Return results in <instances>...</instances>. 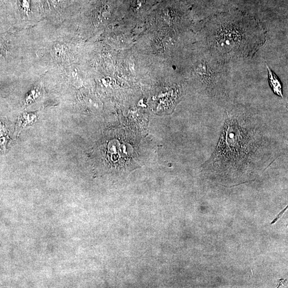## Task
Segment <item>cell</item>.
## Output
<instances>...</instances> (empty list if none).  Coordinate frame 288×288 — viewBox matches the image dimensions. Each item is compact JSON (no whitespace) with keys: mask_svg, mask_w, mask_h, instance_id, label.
I'll use <instances>...</instances> for the list:
<instances>
[{"mask_svg":"<svg viewBox=\"0 0 288 288\" xmlns=\"http://www.w3.org/2000/svg\"><path fill=\"white\" fill-rule=\"evenodd\" d=\"M225 114L218 142L203 172L222 184L248 182L283 155L282 137L263 114L247 106L233 104Z\"/></svg>","mask_w":288,"mask_h":288,"instance_id":"cell-1","label":"cell"},{"mask_svg":"<svg viewBox=\"0 0 288 288\" xmlns=\"http://www.w3.org/2000/svg\"><path fill=\"white\" fill-rule=\"evenodd\" d=\"M266 38V29L259 20L239 12L209 18L197 37L213 57L226 63L252 58L265 44Z\"/></svg>","mask_w":288,"mask_h":288,"instance_id":"cell-2","label":"cell"},{"mask_svg":"<svg viewBox=\"0 0 288 288\" xmlns=\"http://www.w3.org/2000/svg\"><path fill=\"white\" fill-rule=\"evenodd\" d=\"M172 60L197 93L213 102L230 100L231 78L226 63L215 57L197 40L183 39Z\"/></svg>","mask_w":288,"mask_h":288,"instance_id":"cell-3","label":"cell"},{"mask_svg":"<svg viewBox=\"0 0 288 288\" xmlns=\"http://www.w3.org/2000/svg\"><path fill=\"white\" fill-rule=\"evenodd\" d=\"M73 0H40V9L52 17H65L69 12Z\"/></svg>","mask_w":288,"mask_h":288,"instance_id":"cell-4","label":"cell"},{"mask_svg":"<svg viewBox=\"0 0 288 288\" xmlns=\"http://www.w3.org/2000/svg\"><path fill=\"white\" fill-rule=\"evenodd\" d=\"M266 66L269 72V81L273 92L283 99L282 85L280 80L267 64Z\"/></svg>","mask_w":288,"mask_h":288,"instance_id":"cell-5","label":"cell"},{"mask_svg":"<svg viewBox=\"0 0 288 288\" xmlns=\"http://www.w3.org/2000/svg\"><path fill=\"white\" fill-rule=\"evenodd\" d=\"M16 2L19 14L23 17H29L34 10L32 0H16Z\"/></svg>","mask_w":288,"mask_h":288,"instance_id":"cell-6","label":"cell"},{"mask_svg":"<svg viewBox=\"0 0 288 288\" xmlns=\"http://www.w3.org/2000/svg\"><path fill=\"white\" fill-rule=\"evenodd\" d=\"M37 120V115L34 113H23V116L18 120V126H17L19 131L23 129L26 126L34 123Z\"/></svg>","mask_w":288,"mask_h":288,"instance_id":"cell-7","label":"cell"},{"mask_svg":"<svg viewBox=\"0 0 288 288\" xmlns=\"http://www.w3.org/2000/svg\"><path fill=\"white\" fill-rule=\"evenodd\" d=\"M10 49L9 41L6 37H0V61L8 58Z\"/></svg>","mask_w":288,"mask_h":288,"instance_id":"cell-8","label":"cell"},{"mask_svg":"<svg viewBox=\"0 0 288 288\" xmlns=\"http://www.w3.org/2000/svg\"><path fill=\"white\" fill-rule=\"evenodd\" d=\"M41 93V88L39 87H35L33 90H31L30 93L27 95L26 99V102L27 104L31 102H33L38 98L39 97Z\"/></svg>","mask_w":288,"mask_h":288,"instance_id":"cell-9","label":"cell"},{"mask_svg":"<svg viewBox=\"0 0 288 288\" xmlns=\"http://www.w3.org/2000/svg\"><path fill=\"white\" fill-rule=\"evenodd\" d=\"M7 141V140L5 137L0 138V150H3L5 149Z\"/></svg>","mask_w":288,"mask_h":288,"instance_id":"cell-10","label":"cell"}]
</instances>
